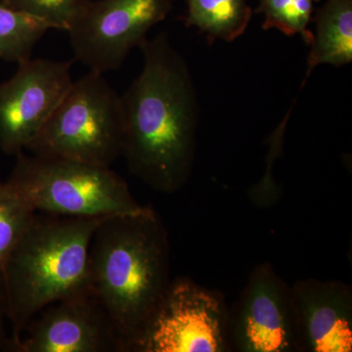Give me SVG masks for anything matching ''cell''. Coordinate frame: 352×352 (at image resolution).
<instances>
[{
    "label": "cell",
    "instance_id": "obj_8",
    "mask_svg": "<svg viewBox=\"0 0 352 352\" xmlns=\"http://www.w3.org/2000/svg\"><path fill=\"white\" fill-rule=\"evenodd\" d=\"M72 62L30 59L0 85V149L18 155L27 149L74 80Z\"/></svg>",
    "mask_w": 352,
    "mask_h": 352
},
{
    "label": "cell",
    "instance_id": "obj_5",
    "mask_svg": "<svg viewBox=\"0 0 352 352\" xmlns=\"http://www.w3.org/2000/svg\"><path fill=\"white\" fill-rule=\"evenodd\" d=\"M122 96L102 74L74 82L54 113L28 146L32 155L111 166L122 154Z\"/></svg>",
    "mask_w": 352,
    "mask_h": 352
},
{
    "label": "cell",
    "instance_id": "obj_4",
    "mask_svg": "<svg viewBox=\"0 0 352 352\" xmlns=\"http://www.w3.org/2000/svg\"><path fill=\"white\" fill-rule=\"evenodd\" d=\"M8 182L36 212L69 217L138 214L150 208L131 195L111 166L21 152Z\"/></svg>",
    "mask_w": 352,
    "mask_h": 352
},
{
    "label": "cell",
    "instance_id": "obj_12",
    "mask_svg": "<svg viewBox=\"0 0 352 352\" xmlns=\"http://www.w3.org/2000/svg\"><path fill=\"white\" fill-rule=\"evenodd\" d=\"M314 22L316 32L302 87L319 65L342 67L352 61V0H327L317 11Z\"/></svg>",
    "mask_w": 352,
    "mask_h": 352
},
{
    "label": "cell",
    "instance_id": "obj_10",
    "mask_svg": "<svg viewBox=\"0 0 352 352\" xmlns=\"http://www.w3.org/2000/svg\"><path fill=\"white\" fill-rule=\"evenodd\" d=\"M233 340L244 352L300 349L292 289L270 264L256 267L250 278L233 322Z\"/></svg>",
    "mask_w": 352,
    "mask_h": 352
},
{
    "label": "cell",
    "instance_id": "obj_14",
    "mask_svg": "<svg viewBox=\"0 0 352 352\" xmlns=\"http://www.w3.org/2000/svg\"><path fill=\"white\" fill-rule=\"evenodd\" d=\"M50 29L45 21L0 2V58L18 65L28 61L39 39Z\"/></svg>",
    "mask_w": 352,
    "mask_h": 352
},
{
    "label": "cell",
    "instance_id": "obj_17",
    "mask_svg": "<svg viewBox=\"0 0 352 352\" xmlns=\"http://www.w3.org/2000/svg\"><path fill=\"white\" fill-rule=\"evenodd\" d=\"M90 0H1L4 6L45 21L51 29L67 30L69 22Z\"/></svg>",
    "mask_w": 352,
    "mask_h": 352
},
{
    "label": "cell",
    "instance_id": "obj_9",
    "mask_svg": "<svg viewBox=\"0 0 352 352\" xmlns=\"http://www.w3.org/2000/svg\"><path fill=\"white\" fill-rule=\"evenodd\" d=\"M28 324L24 340L8 347L19 352L124 351L105 310L91 292L51 303Z\"/></svg>",
    "mask_w": 352,
    "mask_h": 352
},
{
    "label": "cell",
    "instance_id": "obj_3",
    "mask_svg": "<svg viewBox=\"0 0 352 352\" xmlns=\"http://www.w3.org/2000/svg\"><path fill=\"white\" fill-rule=\"evenodd\" d=\"M43 214H36L0 276V303L12 324L11 342L51 303L91 292L89 245L105 217Z\"/></svg>",
    "mask_w": 352,
    "mask_h": 352
},
{
    "label": "cell",
    "instance_id": "obj_1",
    "mask_svg": "<svg viewBox=\"0 0 352 352\" xmlns=\"http://www.w3.org/2000/svg\"><path fill=\"white\" fill-rule=\"evenodd\" d=\"M142 72L122 96V156L129 170L162 193L177 191L193 166L198 101L193 80L166 32L139 46Z\"/></svg>",
    "mask_w": 352,
    "mask_h": 352
},
{
    "label": "cell",
    "instance_id": "obj_6",
    "mask_svg": "<svg viewBox=\"0 0 352 352\" xmlns=\"http://www.w3.org/2000/svg\"><path fill=\"white\" fill-rule=\"evenodd\" d=\"M171 10V0H90L69 22L76 58L90 72L119 69Z\"/></svg>",
    "mask_w": 352,
    "mask_h": 352
},
{
    "label": "cell",
    "instance_id": "obj_16",
    "mask_svg": "<svg viewBox=\"0 0 352 352\" xmlns=\"http://www.w3.org/2000/svg\"><path fill=\"white\" fill-rule=\"evenodd\" d=\"M319 0H258L256 12L265 16L264 30L277 29L287 34H300L307 45L314 39L308 29L312 21L314 6Z\"/></svg>",
    "mask_w": 352,
    "mask_h": 352
},
{
    "label": "cell",
    "instance_id": "obj_7",
    "mask_svg": "<svg viewBox=\"0 0 352 352\" xmlns=\"http://www.w3.org/2000/svg\"><path fill=\"white\" fill-rule=\"evenodd\" d=\"M227 349V317L214 294L188 280L170 282L129 351L221 352Z\"/></svg>",
    "mask_w": 352,
    "mask_h": 352
},
{
    "label": "cell",
    "instance_id": "obj_18",
    "mask_svg": "<svg viewBox=\"0 0 352 352\" xmlns=\"http://www.w3.org/2000/svg\"><path fill=\"white\" fill-rule=\"evenodd\" d=\"M2 312H3V309H2L1 303H0V346H2L4 342L3 317H2Z\"/></svg>",
    "mask_w": 352,
    "mask_h": 352
},
{
    "label": "cell",
    "instance_id": "obj_2",
    "mask_svg": "<svg viewBox=\"0 0 352 352\" xmlns=\"http://www.w3.org/2000/svg\"><path fill=\"white\" fill-rule=\"evenodd\" d=\"M90 289L129 351L170 284L168 234L156 212L105 217L89 245Z\"/></svg>",
    "mask_w": 352,
    "mask_h": 352
},
{
    "label": "cell",
    "instance_id": "obj_15",
    "mask_svg": "<svg viewBox=\"0 0 352 352\" xmlns=\"http://www.w3.org/2000/svg\"><path fill=\"white\" fill-rule=\"evenodd\" d=\"M36 214L8 182L0 183V276L7 258Z\"/></svg>",
    "mask_w": 352,
    "mask_h": 352
},
{
    "label": "cell",
    "instance_id": "obj_11",
    "mask_svg": "<svg viewBox=\"0 0 352 352\" xmlns=\"http://www.w3.org/2000/svg\"><path fill=\"white\" fill-rule=\"evenodd\" d=\"M292 298L300 349L352 351V298L346 285L305 280L292 289Z\"/></svg>",
    "mask_w": 352,
    "mask_h": 352
},
{
    "label": "cell",
    "instance_id": "obj_13",
    "mask_svg": "<svg viewBox=\"0 0 352 352\" xmlns=\"http://www.w3.org/2000/svg\"><path fill=\"white\" fill-rule=\"evenodd\" d=\"M187 27H196L208 41H235L252 19L248 0H187Z\"/></svg>",
    "mask_w": 352,
    "mask_h": 352
}]
</instances>
